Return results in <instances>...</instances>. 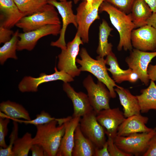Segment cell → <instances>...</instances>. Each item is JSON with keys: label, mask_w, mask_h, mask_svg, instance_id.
Returning a JSON list of instances; mask_svg holds the SVG:
<instances>
[{"label": "cell", "mask_w": 156, "mask_h": 156, "mask_svg": "<svg viewBox=\"0 0 156 156\" xmlns=\"http://www.w3.org/2000/svg\"><path fill=\"white\" fill-rule=\"evenodd\" d=\"M103 12L108 14L111 23L118 32L119 41L118 50L121 51L123 49L125 51H131L133 47L131 35L135 28L130 13L126 14L105 1L102 3L99 8V12Z\"/></svg>", "instance_id": "1"}, {"label": "cell", "mask_w": 156, "mask_h": 156, "mask_svg": "<svg viewBox=\"0 0 156 156\" xmlns=\"http://www.w3.org/2000/svg\"><path fill=\"white\" fill-rule=\"evenodd\" d=\"M59 119L36 126V132L33 138L32 143L41 146L45 156H56L60 146L65 132V125L64 123L57 126Z\"/></svg>", "instance_id": "2"}, {"label": "cell", "mask_w": 156, "mask_h": 156, "mask_svg": "<svg viewBox=\"0 0 156 156\" xmlns=\"http://www.w3.org/2000/svg\"><path fill=\"white\" fill-rule=\"evenodd\" d=\"M79 54L81 59L77 58L76 62L81 66L79 68L81 71H87L93 74L98 81L105 85L110 92L111 98H116V94L114 87L119 86L116 84L109 75L104 58L98 56L96 60L92 58L84 48H81Z\"/></svg>", "instance_id": "3"}, {"label": "cell", "mask_w": 156, "mask_h": 156, "mask_svg": "<svg viewBox=\"0 0 156 156\" xmlns=\"http://www.w3.org/2000/svg\"><path fill=\"white\" fill-rule=\"evenodd\" d=\"M156 134L155 127L149 132L136 133L127 136L117 135L114 141L124 152L132 156H143L148 149L150 140Z\"/></svg>", "instance_id": "4"}, {"label": "cell", "mask_w": 156, "mask_h": 156, "mask_svg": "<svg viewBox=\"0 0 156 156\" xmlns=\"http://www.w3.org/2000/svg\"><path fill=\"white\" fill-rule=\"evenodd\" d=\"M58 14L55 7L48 4L42 11L23 17L16 26L26 32L49 25L60 24Z\"/></svg>", "instance_id": "5"}, {"label": "cell", "mask_w": 156, "mask_h": 156, "mask_svg": "<svg viewBox=\"0 0 156 156\" xmlns=\"http://www.w3.org/2000/svg\"><path fill=\"white\" fill-rule=\"evenodd\" d=\"M83 44L80 36L76 33L73 40L68 42L65 49L61 50L58 55L57 68L73 77L79 76L81 71L76 66V57L79 53V46Z\"/></svg>", "instance_id": "6"}, {"label": "cell", "mask_w": 156, "mask_h": 156, "mask_svg": "<svg viewBox=\"0 0 156 156\" xmlns=\"http://www.w3.org/2000/svg\"><path fill=\"white\" fill-rule=\"evenodd\" d=\"M83 83L87 91L90 104L96 113L110 108L109 102L111 96L103 83L98 80L96 83L91 76L88 75Z\"/></svg>", "instance_id": "7"}, {"label": "cell", "mask_w": 156, "mask_h": 156, "mask_svg": "<svg viewBox=\"0 0 156 156\" xmlns=\"http://www.w3.org/2000/svg\"><path fill=\"white\" fill-rule=\"evenodd\" d=\"M105 0H94L92 8L86 9V2L83 1L77 9L76 20L78 25L77 33L80 36L83 43L88 42L89 31L92 23L96 20L99 19V10L100 5Z\"/></svg>", "instance_id": "8"}, {"label": "cell", "mask_w": 156, "mask_h": 156, "mask_svg": "<svg viewBox=\"0 0 156 156\" xmlns=\"http://www.w3.org/2000/svg\"><path fill=\"white\" fill-rule=\"evenodd\" d=\"M96 113L94 110L81 118L79 124L84 135L93 144L95 148H102L106 142L104 127L96 118Z\"/></svg>", "instance_id": "9"}, {"label": "cell", "mask_w": 156, "mask_h": 156, "mask_svg": "<svg viewBox=\"0 0 156 156\" xmlns=\"http://www.w3.org/2000/svg\"><path fill=\"white\" fill-rule=\"evenodd\" d=\"M125 61L129 68L136 73L139 79L145 86L149 84L150 79L147 73L148 65L152 60L156 57V51H142L134 48L130 51Z\"/></svg>", "instance_id": "10"}, {"label": "cell", "mask_w": 156, "mask_h": 156, "mask_svg": "<svg viewBox=\"0 0 156 156\" xmlns=\"http://www.w3.org/2000/svg\"><path fill=\"white\" fill-rule=\"evenodd\" d=\"M48 3L58 10L61 16L62 21L60 36L59 38L55 41H52L51 45L60 48L61 50L65 49L66 47L65 36L66 30L68 26L72 23L77 28L78 27L76 15H75L72 10V1H71L58 2L56 0H48Z\"/></svg>", "instance_id": "11"}, {"label": "cell", "mask_w": 156, "mask_h": 156, "mask_svg": "<svg viewBox=\"0 0 156 156\" xmlns=\"http://www.w3.org/2000/svg\"><path fill=\"white\" fill-rule=\"evenodd\" d=\"M61 27L60 24L49 25L29 31L19 33L17 50H32L38 41L42 37L49 35L57 36L60 34Z\"/></svg>", "instance_id": "12"}, {"label": "cell", "mask_w": 156, "mask_h": 156, "mask_svg": "<svg viewBox=\"0 0 156 156\" xmlns=\"http://www.w3.org/2000/svg\"><path fill=\"white\" fill-rule=\"evenodd\" d=\"M55 73L50 75L45 73L40 74L38 77L25 76L19 83L18 88L21 92H36L38 87L42 83L49 81L60 80L64 82H69L74 80L73 78L62 70H58L56 67Z\"/></svg>", "instance_id": "13"}, {"label": "cell", "mask_w": 156, "mask_h": 156, "mask_svg": "<svg viewBox=\"0 0 156 156\" xmlns=\"http://www.w3.org/2000/svg\"><path fill=\"white\" fill-rule=\"evenodd\" d=\"M131 41L135 49L144 51H156V29L148 25L134 29Z\"/></svg>", "instance_id": "14"}, {"label": "cell", "mask_w": 156, "mask_h": 156, "mask_svg": "<svg viewBox=\"0 0 156 156\" xmlns=\"http://www.w3.org/2000/svg\"><path fill=\"white\" fill-rule=\"evenodd\" d=\"M96 118L104 127L108 137L114 139L117 135L119 127L125 118L118 107L104 109L96 113Z\"/></svg>", "instance_id": "15"}, {"label": "cell", "mask_w": 156, "mask_h": 156, "mask_svg": "<svg viewBox=\"0 0 156 156\" xmlns=\"http://www.w3.org/2000/svg\"><path fill=\"white\" fill-rule=\"evenodd\" d=\"M63 88L72 102V117H81L94 110L87 94L83 92H76L68 82H64Z\"/></svg>", "instance_id": "16"}, {"label": "cell", "mask_w": 156, "mask_h": 156, "mask_svg": "<svg viewBox=\"0 0 156 156\" xmlns=\"http://www.w3.org/2000/svg\"><path fill=\"white\" fill-rule=\"evenodd\" d=\"M148 120V117L140 114L125 118L118 127L117 135L127 136L136 133L150 132L153 129L146 125Z\"/></svg>", "instance_id": "17"}, {"label": "cell", "mask_w": 156, "mask_h": 156, "mask_svg": "<svg viewBox=\"0 0 156 156\" xmlns=\"http://www.w3.org/2000/svg\"><path fill=\"white\" fill-rule=\"evenodd\" d=\"M0 26L10 29L25 16L14 0H0Z\"/></svg>", "instance_id": "18"}, {"label": "cell", "mask_w": 156, "mask_h": 156, "mask_svg": "<svg viewBox=\"0 0 156 156\" xmlns=\"http://www.w3.org/2000/svg\"><path fill=\"white\" fill-rule=\"evenodd\" d=\"M81 117L72 116L64 123L65 130L57 156H72L74 146L75 130L79 125Z\"/></svg>", "instance_id": "19"}, {"label": "cell", "mask_w": 156, "mask_h": 156, "mask_svg": "<svg viewBox=\"0 0 156 156\" xmlns=\"http://www.w3.org/2000/svg\"><path fill=\"white\" fill-rule=\"evenodd\" d=\"M114 90L118 95L125 118L140 114V107L136 96L133 95L129 90L120 86L116 87Z\"/></svg>", "instance_id": "20"}, {"label": "cell", "mask_w": 156, "mask_h": 156, "mask_svg": "<svg viewBox=\"0 0 156 156\" xmlns=\"http://www.w3.org/2000/svg\"><path fill=\"white\" fill-rule=\"evenodd\" d=\"M95 147L81 131L79 125L75 133L73 156H94Z\"/></svg>", "instance_id": "21"}, {"label": "cell", "mask_w": 156, "mask_h": 156, "mask_svg": "<svg viewBox=\"0 0 156 156\" xmlns=\"http://www.w3.org/2000/svg\"><path fill=\"white\" fill-rule=\"evenodd\" d=\"M153 13L144 0H135L130 13L135 29L147 25V20Z\"/></svg>", "instance_id": "22"}, {"label": "cell", "mask_w": 156, "mask_h": 156, "mask_svg": "<svg viewBox=\"0 0 156 156\" xmlns=\"http://www.w3.org/2000/svg\"><path fill=\"white\" fill-rule=\"evenodd\" d=\"M0 117H8L12 119L23 118L30 120L28 111L22 105L8 100L0 104Z\"/></svg>", "instance_id": "23"}, {"label": "cell", "mask_w": 156, "mask_h": 156, "mask_svg": "<svg viewBox=\"0 0 156 156\" xmlns=\"http://www.w3.org/2000/svg\"><path fill=\"white\" fill-rule=\"evenodd\" d=\"M141 94L136 96L140 107L141 112L146 113L151 109L156 110V85L151 80L147 88L141 90Z\"/></svg>", "instance_id": "24"}, {"label": "cell", "mask_w": 156, "mask_h": 156, "mask_svg": "<svg viewBox=\"0 0 156 156\" xmlns=\"http://www.w3.org/2000/svg\"><path fill=\"white\" fill-rule=\"evenodd\" d=\"M98 46L96 53L98 56L103 58L112 51V45L108 42V38L113 29L110 27L104 19L99 26Z\"/></svg>", "instance_id": "25"}, {"label": "cell", "mask_w": 156, "mask_h": 156, "mask_svg": "<svg viewBox=\"0 0 156 156\" xmlns=\"http://www.w3.org/2000/svg\"><path fill=\"white\" fill-rule=\"evenodd\" d=\"M105 60L106 64L110 66L109 68H107V70L111 73L115 83H120L127 81L128 76L132 70L129 68L125 70L120 68L117 59L112 51L106 56Z\"/></svg>", "instance_id": "26"}, {"label": "cell", "mask_w": 156, "mask_h": 156, "mask_svg": "<svg viewBox=\"0 0 156 156\" xmlns=\"http://www.w3.org/2000/svg\"><path fill=\"white\" fill-rule=\"evenodd\" d=\"M20 11L25 16L43 10L48 4V0H14Z\"/></svg>", "instance_id": "27"}, {"label": "cell", "mask_w": 156, "mask_h": 156, "mask_svg": "<svg viewBox=\"0 0 156 156\" xmlns=\"http://www.w3.org/2000/svg\"><path fill=\"white\" fill-rule=\"evenodd\" d=\"M19 31L17 30L14 32L11 39L4 43L0 48V63L3 64L8 58L17 59L16 51L19 40Z\"/></svg>", "instance_id": "28"}, {"label": "cell", "mask_w": 156, "mask_h": 156, "mask_svg": "<svg viewBox=\"0 0 156 156\" xmlns=\"http://www.w3.org/2000/svg\"><path fill=\"white\" fill-rule=\"evenodd\" d=\"M31 134L28 132L15 140L12 148L13 156H27L33 144Z\"/></svg>", "instance_id": "29"}, {"label": "cell", "mask_w": 156, "mask_h": 156, "mask_svg": "<svg viewBox=\"0 0 156 156\" xmlns=\"http://www.w3.org/2000/svg\"><path fill=\"white\" fill-rule=\"evenodd\" d=\"M12 131L9 136V144L6 148L0 147V156H13L12 148L14 143L18 138V127L17 122L14 120Z\"/></svg>", "instance_id": "30"}, {"label": "cell", "mask_w": 156, "mask_h": 156, "mask_svg": "<svg viewBox=\"0 0 156 156\" xmlns=\"http://www.w3.org/2000/svg\"><path fill=\"white\" fill-rule=\"evenodd\" d=\"M57 118L52 117L48 113L44 111H42L40 114L36 115V118L31 120H20L17 119H14L13 120L16 122H23L25 124L33 125L36 126L48 123L50 122L55 120Z\"/></svg>", "instance_id": "31"}, {"label": "cell", "mask_w": 156, "mask_h": 156, "mask_svg": "<svg viewBox=\"0 0 156 156\" xmlns=\"http://www.w3.org/2000/svg\"><path fill=\"white\" fill-rule=\"evenodd\" d=\"M135 0H105L106 1L127 14L130 13Z\"/></svg>", "instance_id": "32"}, {"label": "cell", "mask_w": 156, "mask_h": 156, "mask_svg": "<svg viewBox=\"0 0 156 156\" xmlns=\"http://www.w3.org/2000/svg\"><path fill=\"white\" fill-rule=\"evenodd\" d=\"M10 121V118L8 117H0V146L3 148L8 147L5 139L8 134V126Z\"/></svg>", "instance_id": "33"}, {"label": "cell", "mask_w": 156, "mask_h": 156, "mask_svg": "<svg viewBox=\"0 0 156 156\" xmlns=\"http://www.w3.org/2000/svg\"><path fill=\"white\" fill-rule=\"evenodd\" d=\"M108 150L110 156H131V155L126 153L120 149L115 144L114 139L108 137L107 140Z\"/></svg>", "instance_id": "34"}, {"label": "cell", "mask_w": 156, "mask_h": 156, "mask_svg": "<svg viewBox=\"0 0 156 156\" xmlns=\"http://www.w3.org/2000/svg\"><path fill=\"white\" fill-rule=\"evenodd\" d=\"M14 33L10 29L0 26V43H4L10 40Z\"/></svg>", "instance_id": "35"}, {"label": "cell", "mask_w": 156, "mask_h": 156, "mask_svg": "<svg viewBox=\"0 0 156 156\" xmlns=\"http://www.w3.org/2000/svg\"><path fill=\"white\" fill-rule=\"evenodd\" d=\"M143 156H156V134L150 140L148 149Z\"/></svg>", "instance_id": "36"}, {"label": "cell", "mask_w": 156, "mask_h": 156, "mask_svg": "<svg viewBox=\"0 0 156 156\" xmlns=\"http://www.w3.org/2000/svg\"><path fill=\"white\" fill-rule=\"evenodd\" d=\"M32 156H45L43 148L40 146L36 144H33L30 149Z\"/></svg>", "instance_id": "37"}, {"label": "cell", "mask_w": 156, "mask_h": 156, "mask_svg": "<svg viewBox=\"0 0 156 156\" xmlns=\"http://www.w3.org/2000/svg\"><path fill=\"white\" fill-rule=\"evenodd\" d=\"M94 156H110L108 150L107 141L102 148H95Z\"/></svg>", "instance_id": "38"}, {"label": "cell", "mask_w": 156, "mask_h": 156, "mask_svg": "<svg viewBox=\"0 0 156 156\" xmlns=\"http://www.w3.org/2000/svg\"><path fill=\"white\" fill-rule=\"evenodd\" d=\"M149 78L151 80L156 81V64L155 65L149 64L147 69Z\"/></svg>", "instance_id": "39"}, {"label": "cell", "mask_w": 156, "mask_h": 156, "mask_svg": "<svg viewBox=\"0 0 156 156\" xmlns=\"http://www.w3.org/2000/svg\"><path fill=\"white\" fill-rule=\"evenodd\" d=\"M139 78L138 74L132 70L128 76L127 81L131 83H134L136 82Z\"/></svg>", "instance_id": "40"}, {"label": "cell", "mask_w": 156, "mask_h": 156, "mask_svg": "<svg viewBox=\"0 0 156 156\" xmlns=\"http://www.w3.org/2000/svg\"><path fill=\"white\" fill-rule=\"evenodd\" d=\"M147 25L151 26L156 29V12L153 13L148 20Z\"/></svg>", "instance_id": "41"}, {"label": "cell", "mask_w": 156, "mask_h": 156, "mask_svg": "<svg viewBox=\"0 0 156 156\" xmlns=\"http://www.w3.org/2000/svg\"><path fill=\"white\" fill-rule=\"evenodd\" d=\"M151 8L153 13L156 12V0H144Z\"/></svg>", "instance_id": "42"}, {"label": "cell", "mask_w": 156, "mask_h": 156, "mask_svg": "<svg viewBox=\"0 0 156 156\" xmlns=\"http://www.w3.org/2000/svg\"><path fill=\"white\" fill-rule=\"evenodd\" d=\"M94 0H85L86 2L85 6L86 9L87 10L91 9L92 7V4Z\"/></svg>", "instance_id": "43"}, {"label": "cell", "mask_w": 156, "mask_h": 156, "mask_svg": "<svg viewBox=\"0 0 156 156\" xmlns=\"http://www.w3.org/2000/svg\"><path fill=\"white\" fill-rule=\"evenodd\" d=\"M80 0H74V2L75 4H77L78 2ZM85 1V0H83Z\"/></svg>", "instance_id": "44"}, {"label": "cell", "mask_w": 156, "mask_h": 156, "mask_svg": "<svg viewBox=\"0 0 156 156\" xmlns=\"http://www.w3.org/2000/svg\"><path fill=\"white\" fill-rule=\"evenodd\" d=\"M60 1H66V0H59Z\"/></svg>", "instance_id": "45"}]
</instances>
